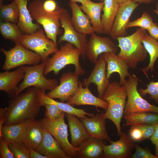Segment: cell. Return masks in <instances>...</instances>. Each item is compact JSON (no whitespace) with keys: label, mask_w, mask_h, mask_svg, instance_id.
Here are the masks:
<instances>
[{"label":"cell","mask_w":158,"mask_h":158,"mask_svg":"<svg viewBox=\"0 0 158 158\" xmlns=\"http://www.w3.org/2000/svg\"><path fill=\"white\" fill-rule=\"evenodd\" d=\"M40 90L30 87L11 99L6 107L4 125L18 124L37 117L43 106L38 96Z\"/></svg>","instance_id":"cell-1"},{"label":"cell","mask_w":158,"mask_h":158,"mask_svg":"<svg viewBox=\"0 0 158 158\" xmlns=\"http://www.w3.org/2000/svg\"><path fill=\"white\" fill-rule=\"evenodd\" d=\"M44 0H32L30 2L28 8L32 20H35L42 26L47 38L57 46V36L62 33V30L60 29L61 24L59 18L64 8L58 6L55 11H48L43 7Z\"/></svg>","instance_id":"cell-2"},{"label":"cell","mask_w":158,"mask_h":158,"mask_svg":"<svg viewBox=\"0 0 158 158\" xmlns=\"http://www.w3.org/2000/svg\"><path fill=\"white\" fill-rule=\"evenodd\" d=\"M146 33L145 30L140 28L130 35L116 39L120 49L118 56L132 69L136 68L138 63L144 61L147 57L148 53L142 42Z\"/></svg>","instance_id":"cell-3"},{"label":"cell","mask_w":158,"mask_h":158,"mask_svg":"<svg viewBox=\"0 0 158 158\" xmlns=\"http://www.w3.org/2000/svg\"><path fill=\"white\" fill-rule=\"evenodd\" d=\"M127 98V92L125 86L115 81L109 83L102 99L108 104L104 113V116L106 119L110 120L114 123L118 136L121 130V122L123 115Z\"/></svg>","instance_id":"cell-4"},{"label":"cell","mask_w":158,"mask_h":158,"mask_svg":"<svg viewBox=\"0 0 158 158\" xmlns=\"http://www.w3.org/2000/svg\"><path fill=\"white\" fill-rule=\"evenodd\" d=\"M81 53L73 44L67 42L61 45L59 50L50 58L45 61L44 74L46 76L52 71L57 75L59 71L66 66L73 64L75 66V73L78 75H83L86 73L79 62Z\"/></svg>","instance_id":"cell-5"},{"label":"cell","mask_w":158,"mask_h":158,"mask_svg":"<svg viewBox=\"0 0 158 158\" xmlns=\"http://www.w3.org/2000/svg\"><path fill=\"white\" fill-rule=\"evenodd\" d=\"M46 61L31 66H22L25 71L24 78L18 86L16 95L26 88L32 87H36L42 91L52 90L58 85L59 83L55 79H47L44 74Z\"/></svg>","instance_id":"cell-6"},{"label":"cell","mask_w":158,"mask_h":158,"mask_svg":"<svg viewBox=\"0 0 158 158\" xmlns=\"http://www.w3.org/2000/svg\"><path fill=\"white\" fill-rule=\"evenodd\" d=\"M128 77L123 85L126 91L127 99L123 116L141 112L158 114V106L150 104L138 92L137 86L139 80L136 76L131 74Z\"/></svg>","instance_id":"cell-7"},{"label":"cell","mask_w":158,"mask_h":158,"mask_svg":"<svg viewBox=\"0 0 158 158\" xmlns=\"http://www.w3.org/2000/svg\"><path fill=\"white\" fill-rule=\"evenodd\" d=\"M0 51L5 55V60L2 66L3 70H9L17 67L28 65L32 66L42 62L41 57L36 53L24 47L20 43L9 50L2 47Z\"/></svg>","instance_id":"cell-8"},{"label":"cell","mask_w":158,"mask_h":158,"mask_svg":"<svg viewBox=\"0 0 158 158\" xmlns=\"http://www.w3.org/2000/svg\"><path fill=\"white\" fill-rule=\"evenodd\" d=\"M19 43L26 48L39 54L42 58V62L45 61L49 55L59 49L53 41L47 38L42 28L32 34H23Z\"/></svg>","instance_id":"cell-9"},{"label":"cell","mask_w":158,"mask_h":158,"mask_svg":"<svg viewBox=\"0 0 158 158\" xmlns=\"http://www.w3.org/2000/svg\"><path fill=\"white\" fill-rule=\"evenodd\" d=\"M63 112L58 118L51 120L44 117L39 121L42 127L59 142L63 149L71 158H76L78 147H74L68 139V126L65 123Z\"/></svg>","instance_id":"cell-10"},{"label":"cell","mask_w":158,"mask_h":158,"mask_svg":"<svg viewBox=\"0 0 158 158\" xmlns=\"http://www.w3.org/2000/svg\"><path fill=\"white\" fill-rule=\"evenodd\" d=\"M59 20L64 31L59 38V43L67 41L73 44L79 50L82 57L85 59L88 41L86 36L80 33L75 29L71 23L70 16L64 8L61 14Z\"/></svg>","instance_id":"cell-11"},{"label":"cell","mask_w":158,"mask_h":158,"mask_svg":"<svg viewBox=\"0 0 158 158\" xmlns=\"http://www.w3.org/2000/svg\"><path fill=\"white\" fill-rule=\"evenodd\" d=\"M79 76L75 72L63 73L59 78V84L46 95L52 99H59L61 102L66 101L78 91Z\"/></svg>","instance_id":"cell-12"},{"label":"cell","mask_w":158,"mask_h":158,"mask_svg":"<svg viewBox=\"0 0 158 158\" xmlns=\"http://www.w3.org/2000/svg\"><path fill=\"white\" fill-rule=\"evenodd\" d=\"M119 139L111 140L110 144L104 145L102 158H128L131 157L135 144L125 132L121 130Z\"/></svg>","instance_id":"cell-13"},{"label":"cell","mask_w":158,"mask_h":158,"mask_svg":"<svg viewBox=\"0 0 158 158\" xmlns=\"http://www.w3.org/2000/svg\"><path fill=\"white\" fill-rule=\"evenodd\" d=\"M139 4L131 0L120 4L109 35L112 39L116 40L118 37L127 35V25L133 13Z\"/></svg>","instance_id":"cell-14"},{"label":"cell","mask_w":158,"mask_h":158,"mask_svg":"<svg viewBox=\"0 0 158 158\" xmlns=\"http://www.w3.org/2000/svg\"><path fill=\"white\" fill-rule=\"evenodd\" d=\"M88 41L86 56L92 63H95L100 55L104 53H116L117 47L108 37H102L93 33Z\"/></svg>","instance_id":"cell-15"},{"label":"cell","mask_w":158,"mask_h":158,"mask_svg":"<svg viewBox=\"0 0 158 158\" xmlns=\"http://www.w3.org/2000/svg\"><path fill=\"white\" fill-rule=\"evenodd\" d=\"M94 68L89 77L84 78L82 83L83 86H89L91 83L97 86L98 97L102 99L105 90L109 84V79L106 75V67L107 62L103 54L100 55L95 63Z\"/></svg>","instance_id":"cell-16"},{"label":"cell","mask_w":158,"mask_h":158,"mask_svg":"<svg viewBox=\"0 0 158 158\" xmlns=\"http://www.w3.org/2000/svg\"><path fill=\"white\" fill-rule=\"evenodd\" d=\"M88 86L83 88L82 83L79 81V87L77 92L70 97L66 101L71 106L91 105L96 108L100 107L106 111L108 107V103L102 99L93 95L90 90Z\"/></svg>","instance_id":"cell-17"},{"label":"cell","mask_w":158,"mask_h":158,"mask_svg":"<svg viewBox=\"0 0 158 158\" xmlns=\"http://www.w3.org/2000/svg\"><path fill=\"white\" fill-rule=\"evenodd\" d=\"M88 116L80 119L90 137L110 141L106 128L104 113L99 112L91 117Z\"/></svg>","instance_id":"cell-18"},{"label":"cell","mask_w":158,"mask_h":158,"mask_svg":"<svg viewBox=\"0 0 158 158\" xmlns=\"http://www.w3.org/2000/svg\"><path fill=\"white\" fill-rule=\"evenodd\" d=\"M25 71L22 66L15 70H6L0 73V90L5 92L8 97L12 98L16 96L18 84L24 78Z\"/></svg>","instance_id":"cell-19"},{"label":"cell","mask_w":158,"mask_h":158,"mask_svg":"<svg viewBox=\"0 0 158 158\" xmlns=\"http://www.w3.org/2000/svg\"><path fill=\"white\" fill-rule=\"evenodd\" d=\"M42 133V138L36 150L37 152L48 158H70L57 140L43 127Z\"/></svg>","instance_id":"cell-20"},{"label":"cell","mask_w":158,"mask_h":158,"mask_svg":"<svg viewBox=\"0 0 158 158\" xmlns=\"http://www.w3.org/2000/svg\"><path fill=\"white\" fill-rule=\"evenodd\" d=\"M103 54L107 62L106 75L107 78L109 79L113 73H117L120 77L119 83L123 85L126 78L129 77L131 75L128 71L130 67L128 63L116 53L108 52L104 53Z\"/></svg>","instance_id":"cell-21"},{"label":"cell","mask_w":158,"mask_h":158,"mask_svg":"<svg viewBox=\"0 0 158 158\" xmlns=\"http://www.w3.org/2000/svg\"><path fill=\"white\" fill-rule=\"evenodd\" d=\"M42 128L39 121L32 119L23 130L20 141L28 148L36 151L42 141Z\"/></svg>","instance_id":"cell-22"},{"label":"cell","mask_w":158,"mask_h":158,"mask_svg":"<svg viewBox=\"0 0 158 158\" xmlns=\"http://www.w3.org/2000/svg\"><path fill=\"white\" fill-rule=\"evenodd\" d=\"M71 10V20L75 29L80 33L86 36L95 32L88 16L85 13L76 3L70 2Z\"/></svg>","instance_id":"cell-23"},{"label":"cell","mask_w":158,"mask_h":158,"mask_svg":"<svg viewBox=\"0 0 158 158\" xmlns=\"http://www.w3.org/2000/svg\"><path fill=\"white\" fill-rule=\"evenodd\" d=\"M105 140L95 137H90L83 141L78 147L76 158H102Z\"/></svg>","instance_id":"cell-24"},{"label":"cell","mask_w":158,"mask_h":158,"mask_svg":"<svg viewBox=\"0 0 158 158\" xmlns=\"http://www.w3.org/2000/svg\"><path fill=\"white\" fill-rule=\"evenodd\" d=\"M14 1L19 10V17L17 25L24 34L30 35L41 28L40 24L34 23L28 8V2L30 0H10Z\"/></svg>","instance_id":"cell-25"},{"label":"cell","mask_w":158,"mask_h":158,"mask_svg":"<svg viewBox=\"0 0 158 158\" xmlns=\"http://www.w3.org/2000/svg\"><path fill=\"white\" fill-rule=\"evenodd\" d=\"M65 115L71 134V143L74 147H78L90 137L79 118L75 115L66 113Z\"/></svg>","instance_id":"cell-26"},{"label":"cell","mask_w":158,"mask_h":158,"mask_svg":"<svg viewBox=\"0 0 158 158\" xmlns=\"http://www.w3.org/2000/svg\"><path fill=\"white\" fill-rule=\"evenodd\" d=\"M88 1L87 4H81L80 7L83 12L89 18L95 32L99 34L104 33L101 16L104 5L103 1L96 3L90 0Z\"/></svg>","instance_id":"cell-27"},{"label":"cell","mask_w":158,"mask_h":158,"mask_svg":"<svg viewBox=\"0 0 158 158\" xmlns=\"http://www.w3.org/2000/svg\"><path fill=\"white\" fill-rule=\"evenodd\" d=\"M101 21L104 33L109 35L118 12L120 4L116 0H104Z\"/></svg>","instance_id":"cell-28"},{"label":"cell","mask_w":158,"mask_h":158,"mask_svg":"<svg viewBox=\"0 0 158 158\" xmlns=\"http://www.w3.org/2000/svg\"><path fill=\"white\" fill-rule=\"evenodd\" d=\"M38 96L43 106L46 104H54L63 112L75 115L80 118L87 116L91 117L94 115L92 113H87L83 109L75 108L67 103L57 101L47 96L44 92L40 90L38 92Z\"/></svg>","instance_id":"cell-29"},{"label":"cell","mask_w":158,"mask_h":158,"mask_svg":"<svg viewBox=\"0 0 158 158\" xmlns=\"http://www.w3.org/2000/svg\"><path fill=\"white\" fill-rule=\"evenodd\" d=\"M125 123L122 127L137 124H155L158 123V114L141 112L124 115Z\"/></svg>","instance_id":"cell-30"},{"label":"cell","mask_w":158,"mask_h":158,"mask_svg":"<svg viewBox=\"0 0 158 158\" xmlns=\"http://www.w3.org/2000/svg\"><path fill=\"white\" fill-rule=\"evenodd\" d=\"M142 42L150 56L148 66L141 70L146 73L149 71L152 72L154 70L155 62L158 59V41L146 33L142 38Z\"/></svg>","instance_id":"cell-31"},{"label":"cell","mask_w":158,"mask_h":158,"mask_svg":"<svg viewBox=\"0 0 158 158\" xmlns=\"http://www.w3.org/2000/svg\"><path fill=\"white\" fill-rule=\"evenodd\" d=\"M32 119L19 124L10 126H3L0 137L8 143L20 140L24 129Z\"/></svg>","instance_id":"cell-32"},{"label":"cell","mask_w":158,"mask_h":158,"mask_svg":"<svg viewBox=\"0 0 158 158\" xmlns=\"http://www.w3.org/2000/svg\"><path fill=\"white\" fill-rule=\"evenodd\" d=\"M0 31L3 38L11 40L15 44L19 43L23 34L17 25L8 22H1Z\"/></svg>","instance_id":"cell-33"},{"label":"cell","mask_w":158,"mask_h":158,"mask_svg":"<svg viewBox=\"0 0 158 158\" xmlns=\"http://www.w3.org/2000/svg\"><path fill=\"white\" fill-rule=\"evenodd\" d=\"M0 18L1 21L17 24L19 17L18 7L14 1L7 5L0 3Z\"/></svg>","instance_id":"cell-34"},{"label":"cell","mask_w":158,"mask_h":158,"mask_svg":"<svg viewBox=\"0 0 158 158\" xmlns=\"http://www.w3.org/2000/svg\"><path fill=\"white\" fill-rule=\"evenodd\" d=\"M8 146L15 158H30L29 148L21 141L8 143Z\"/></svg>","instance_id":"cell-35"},{"label":"cell","mask_w":158,"mask_h":158,"mask_svg":"<svg viewBox=\"0 0 158 158\" xmlns=\"http://www.w3.org/2000/svg\"><path fill=\"white\" fill-rule=\"evenodd\" d=\"M154 23L152 17L146 11H144L141 16L132 21H129L126 29L133 27H138L145 30H147Z\"/></svg>","instance_id":"cell-36"},{"label":"cell","mask_w":158,"mask_h":158,"mask_svg":"<svg viewBox=\"0 0 158 158\" xmlns=\"http://www.w3.org/2000/svg\"><path fill=\"white\" fill-rule=\"evenodd\" d=\"M138 91L142 96L149 95L150 98L154 100L155 104L158 105V81H152L147 85L146 89L140 88Z\"/></svg>","instance_id":"cell-37"},{"label":"cell","mask_w":158,"mask_h":158,"mask_svg":"<svg viewBox=\"0 0 158 158\" xmlns=\"http://www.w3.org/2000/svg\"><path fill=\"white\" fill-rule=\"evenodd\" d=\"M44 106L46 109L45 117L51 120L58 118L64 112L54 104H46Z\"/></svg>","instance_id":"cell-38"},{"label":"cell","mask_w":158,"mask_h":158,"mask_svg":"<svg viewBox=\"0 0 158 158\" xmlns=\"http://www.w3.org/2000/svg\"><path fill=\"white\" fill-rule=\"evenodd\" d=\"M135 151L133 154V158H158L156 155L152 154L149 150L143 148L138 144H135Z\"/></svg>","instance_id":"cell-39"},{"label":"cell","mask_w":158,"mask_h":158,"mask_svg":"<svg viewBox=\"0 0 158 158\" xmlns=\"http://www.w3.org/2000/svg\"><path fill=\"white\" fill-rule=\"evenodd\" d=\"M0 158H15L8 147V143L4 140L2 136L0 137Z\"/></svg>","instance_id":"cell-40"},{"label":"cell","mask_w":158,"mask_h":158,"mask_svg":"<svg viewBox=\"0 0 158 158\" xmlns=\"http://www.w3.org/2000/svg\"><path fill=\"white\" fill-rule=\"evenodd\" d=\"M156 124L135 125L140 128L142 131L143 140L146 139H150L154 132Z\"/></svg>","instance_id":"cell-41"},{"label":"cell","mask_w":158,"mask_h":158,"mask_svg":"<svg viewBox=\"0 0 158 158\" xmlns=\"http://www.w3.org/2000/svg\"><path fill=\"white\" fill-rule=\"evenodd\" d=\"M130 130V135L131 138L134 141H142L143 133L141 129L136 125L131 126Z\"/></svg>","instance_id":"cell-42"},{"label":"cell","mask_w":158,"mask_h":158,"mask_svg":"<svg viewBox=\"0 0 158 158\" xmlns=\"http://www.w3.org/2000/svg\"><path fill=\"white\" fill-rule=\"evenodd\" d=\"M43 6L45 10L49 12L55 11L58 6L54 0H44L43 2Z\"/></svg>","instance_id":"cell-43"},{"label":"cell","mask_w":158,"mask_h":158,"mask_svg":"<svg viewBox=\"0 0 158 158\" xmlns=\"http://www.w3.org/2000/svg\"><path fill=\"white\" fill-rule=\"evenodd\" d=\"M147 30L150 36L158 40V25L157 23L154 22Z\"/></svg>","instance_id":"cell-44"},{"label":"cell","mask_w":158,"mask_h":158,"mask_svg":"<svg viewBox=\"0 0 158 158\" xmlns=\"http://www.w3.org/2000/svg\"><path fill=\"white\" fill-rule=\"evenodd\" d=\"M6 110V107L0 109V136L1 135V130L5 121Z\"/></svg>","instance_id":"cell-45"},{"label":"cell","mask_w":158,"mask_h":158,"mask_svg":"<svg viewBox=\"0 0 158 158\" xmlns=\"http://www.w3.org/2000/svg\"><path fill=\"white\" fill-rule=\"evenodd\" d=\"M30 158H48L47 157L43 155L31 148H29Z\"/></svg>","instance_id":"cell-46"},{"label":"cell","mask_w":158,"mask_h":158,"mask_svg":"<svg viewBox=\"0 0 158 158\" xmlns=\"http://www.w3.org/2000/svg\"><path fill=\"white\" fill-rule=\"evenodd\" d=\"M158 139V123L155 124V128L153 134L150 139L152 143L154 144Z\"/></svg>","instance_id":"cell-47"},{"label":"cell","mask_w":158,"mask_h":158,"mask_svg":"<svg viewBox=\"0 0 158 158\" xmlns=\"http://www.w3.org/2000/svg\"><path fill=\"white\" fill-rule=\"evenodd\" d=\"M135 3L149 4L152 3L153 0H131Z\"/></svg>","instance_id":"cell-48"},{"label":"cell","mask_w":158,"mask_h":158,"mask_svg":"<svg viewBox=\"0 0 158 158\" xmlns=\"http://www.w3.org/2000/svg\"><path fill=\"white\" fill-rule=\"evenodd\" d=\"M70 2H72L77 3V2L80 3L82 5H86L88 3V0H70Z\"/></svg>","instance_id":"cell-49"},{"label":"cell","mask_w":158,"mask_h":158,"mask_svg":"<svg viewBox=\"0 0 158 158\" xmlns=\"http://www.w3.org/2000/svg\"><path fill=\"white\" fill-rule=\"evenodd\" d=\"M155 145V155L158 157V139L154 143Z\"/></svg>","instance_id":"cell-50"},{"label":"cell","mask_w":158,"mask_h":158,"mask_svg":"<svg viewBox=\"0 0 158 158\" xmlns=\"http://www.w3.org/2000/svg\"><path fill=\"white\" fill-rule=\"evenodd\" d=\"M116 0L120 4H121L124 2L129 1V0Z\"/></svg>","instance_id":"cell-51"},{"label":"cell","mask_w":158,"mask_h":158,"mask_svg":"<svg viewBox=\"0 0 158 158\" xmlns=\"http://www.w3.org/2000/svg\"><path fill=\"white\" fill-rule=\"evenodd\" d=\"M152 11L158 16V11L156 10H153Z\"/></svg>","instance_id":"cell-52"},{"label":"cell","mask_w":158,"mask_h":158,"mask_svg":"<svg viewBox=\"0 0 158 158\" xmlns=\"http://www.w3.org/2000/svg\"><path fill=\"white\" fill-rule=\"evenodd\" d=\"M155 10L158 11V2L156 4Z\"/></svg>","instance_id":"cell-53"},{"label":"cell","mask_w":158,"mask_h":158,"mask_svg":"<svg viewBox=\"0 0 158 158\" xmlns=\"http://www.w3.org/2000/svg\"><path fill=\"white\" fill-rule=\"evenodd\" d=\"M101 2H103L104 0H100Z\"/></svg>","instance_id":"cell-54"}]
</instances>
